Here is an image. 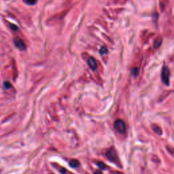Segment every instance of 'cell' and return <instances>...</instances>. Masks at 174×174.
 <instances>
[{"mask_svg": "<svg viewBox=\"0 0 174 174\" xmlns=\"http://www.w3.org/2000/svg\"><path fill=\"white\" fill-rule=\"evenodd\" d=\"M114 127L117 131L119 133H121V134H123V133H124L125 131H126V126H125L124 121H122V120H116V121L114 122Z\"/></svg>", "mask_w": 174, "mask_h": 174, "instance_id": "cell-1", "label": "cell"}, {"mask_svg": "<svg viewBox=\"0 0 174 174\" xmlns=\"http://www.w3.org/2000/svg\"><path fill=\"white\" fill-rule=\"evenodd\" d=\"M61 172L62 174H66V173H67L68 171L65 169L64 168H61Z\"/></svg>", "mask_w": 174, "mask_h": 174, "instance_id": "cell-11", "label": "cell"}, {"mask_svg": "<svg viewBox=\"0 0 174 174\" xmlns=\"http://www.w3.org/2000/svg\"><path fill=\"white\" fill-rule=\"evenodd\" d=\"M106 157L108 158V160H110L111 162H113L114 163H118V156L115 150L113 148L109 150L106 153Z\"/></svg>", "mask_w": 174, "mask_h": 174, "instance_id": "cell-2", "label": "cell"}, {"mask_svg": "<svg viewBox=\"0 0 174 174\" xmlns=\"http://www.w3.org/2000/svg\"><path fill=\"white\" fill-rule=\"evenodd\" d=\"M4 86L7 88H10V84L9 82H4Z\"/></svg>", "mask_w": 174, "mask_h": 174, "instance_id": "cell-12", "label": "cell"}, {"mask_svg": "<svg viewBox=\"0 0 174 174\" xmlns=\"http://www.w3.org/2000/svg\"><path fill=\"white\" fill-rule=\"evenodd\" d=\"M14 44L16 46V47L18 48L19 50H25L26 48V46H25V44L24 43V42L20 38H15L14 40Z\"/></svg>", "mask_w": 174, "mask_h": 174, "instance_id": "cell-4", "label": "cell"}, {"mask_svg": "<svg viewBox=\"0 0 174 174\" xmlns=\"http://www.w3.org/2000/svg\"><path fill=\"white\" fill-rule=\"evenodd\" d=\"M152 129H153L154 131L156 133V134H158L159 135H162L163 131H162L161 128H160V127L157 126V125L153 124L152 126Z\"/></svg>", "mask_w": 174, "mask_h": 174, "instance_id": "cell-6", "label": "cell"}, {"mask_svg": "<svg viewBox=\"0 0 174 174\" xmlns=\"http://www.w3.org/2000/svg\"><path fill=\"white\" fill-rule=\"evenodd\" d=\"M69 165L73 168L78 167L79 166H80V162H79L78 160L73 159L69 162Z\"/></svg>", "mask_w": 174, "mask_h": 174, "instance_id": "cell-7", "label": "cell"}, {"mask_svg": "<svg viewBox=\"0 0 174 174\" xmlns=\"http://www.w3.org/2000/svg\"><path fill=\"white\" fill-rule=\"evenodd\" d=\"M24 2H27V4H34V3L36 2V0H24Z\"/></svg>", "mask_w": 174, "mask_h": 174, "instance_id": "cell-10", "label": "cell"}, {"mask_svg": "<svg viewBox=\"0 0 174 174\" xmlns=\"http://www.w3.org/2000/svg\"><path fill=\"white\" fill-rule=\"evenodd\" d=\"M95 174H102V172H100V171H95Z\"/></svg>", "mask_w": 174, "mask_h": 174, "instance_id": "cell-14", "label": "cell"}, {"mask_svg": "<svg viewBox=\"0 0 174 174\" xmlns=\"http://www.w3.org/2000/svg\"><path fill=\"white\" fill-rule=\"evenodd\" d=\"M88 64L89 65V67L91 68L92 69L95 70L97 68V63L95 59L93 58V57H89L88 59Z\"/></svg>", "mask_w": 174, "mask_h": 174, "instance_id": "cell-5", "label": "cell"}, {"mask_svg": "<svg viewBox=\"0 0 174 174\" xmlns=\"http://www.w3.org/2000/svg\"><path fill=\"white\" fill-rule=\"evenodd\" d=\"M107 52H108V50H107V48L105 47V46H103V47L101 48V50H100L101 54H105V53H107Z\"/></svg>", "mask_w": 174, "mask_h": 174, "instance_id": "cell-9", "label": "cell"}, {"mask_svg": "<svg viewBox=\"0 0 174 174\" xmlns=\"http://www.w3.org/2000/svg\"><path fill=\"white\" fill-rule=\"evenodd\" d=\"M111 174H122V173L118 172V171H111Z\"/></svg>", "mask_w": 174, "mask_h": 174, "instance_id": "cell-13", "label": "cell"}, {"mask_svg": "<svg viewBox=\"0 0 174 174\" xmlns=\"http://www.w3.org/2000/svg\"><path fill=\"white\" fill-rule=\"evenodd\" d=\"M97 165H98V167H99L100 169H105L107 168V165L102 162H99L97 163Z\"/></svg>", "mask_w": 174, "mask_h": 174, "instance_id": "cell-8", "label": "cell"}, {"mask_svg": "<svg viewBox=\"0 0 174 174\" xmlns=\"http://www.w3.org/2000/svg\"><path fill=\"white\" fill-rule=\"evenodd\" d=\"M169 76L170 72L169 68L167 67H163L161 72V79L166 85L169 84Z\"/></svg>", "mask_w": 174, "mask_h": 174, "instance_id": "cell-3", "label": "cell"}]
</instances>
